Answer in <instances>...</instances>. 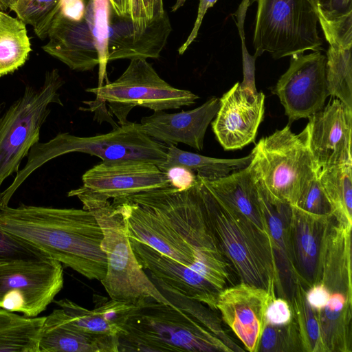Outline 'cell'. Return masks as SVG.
Segmentation results:
<instances>
[{
  "mask_svg": "<svg viewBox=\"0 0 352 352\" xmlns=\"http://www.w3.org/2000/svg\"><path fill=\"white\" fill-rule=\"evenodd\" d=\"M93 300L95 305L94 310L98 313L107 322L117 327L120 333L129 316L137 307L99 294H94Z\"/></svg>",
  "mask_w": 352,
  "mask_h": 352,
  "instance_id": "cell-38",
  "label": "cell"
},
{
  "mask_svg": "<svg viewBox=\"0 0 352 352\" xmlns=\"http://www.w3.org/2000/svg\"><path fill=\"white\" fill-rule=\"evenodd\" d=\"M83 209L93 212L103 233L102 248L107 258L105 276L100 283L111 299L140 306L149 300L175 307L153 284L138 262L132 250L125 219L109 200L74 192Z\"/></svg>",
  "mask_w": 352,
  "mask_h": 352,
  "instance_id": "cell-6",
  "label": "cell"
},
{
  "mask_svg": "<svg viewBox=\"0 0 352 352\" xmlns=\"http://www.w3.org/2000/svg\"><path fill=\"white\" fill-rule=\"evenodd\" d=\"M96 96V101H83L87 104L101 105L109 102L110 111L120 124L135 106L153 111L190 106L199 96L186 89H177L162 79L153 66L144 58L131 60L125 71L116 80L100 87L87 88Z\"/></svg>",
  "mask_w": 352,
  "mask_h": 352,
  "instance_id": "cell-10",
  "label": "cell"
},
{
  "mask_svg": "<svg viewBox=\"0 0 352 352\" xmlns=\"http://www.w3.org/2000/svg\"><path fill=\"white\" fill-rule=\"evenodd\" d=\"M40 352H118L119 338L84 332L74 326L61 309L45 316Z\"/></svg>",
  "mask_w": 352,
  "mask_h": 352,
  "instance_id": "cell-24",
  "label": "cell"
},
{
  "mask_svg": "<svg viewBox=\"0 0 352 352\" xmlns=\"http://www.w3.org/2000/svg\"><path fill=\"white\" fill-rule=\"evenodd\" d=\"M61 2L62 0H18L10 10L23 23L31 25L39 38L45 39Z\"/></svg>",
  "mask_w": 352,
  "mask_h": 352,
  "instance_id": "cell-33",
  "label": "cell"
},
{
  "mask_svg": "<svg viewBox=\"0 0 352 352\" xmlns=\"http://www.w3.org/2000/svg\"><path fill=\"white\" fill-rule=\"evenodd\" d=\"M64 81L57 69L46 73L38 87L26 86L23 94L0 110V183L18 173L22 160L38 142L52 104L63 105L58 90Z\"/></svg>",
  "mask_w": 352,
  "mask_h": 352,
  "instance_id": "cell-8",
  "label": "cell"
},
{
  "mask_svg": "<svg viewBox=\"0 0 352 352\" xmlns=\"http://www.w3.org/2000/svg\"><path fill=\"white\" fill-rule=\"evenodd\" d=\"M332 215H320L292 205L291 235L298 278L306 287L315 281L322 241Z\"/></svg>",
  "mask_w": 352,
  "mask_h": 352,
  "instance_id": "cell-23",
  "label": "cell"
},
{
  "mask_svg": "<svg viewBox=\"0 0 352 352\" xmlns=\"http://www.w3.org/2000/svg\"><path fill=\"white\" fill-rule=\"evenodd\" d=\"M262 213L269 231L283 298L289 302L298 278L291 235L292 205L270 194L257 180Z\"/></svg>",
  "mask_w": 352,
  "mask_h": 352,
  "instance_id": "cell-22",
  "label": "cell"
},
{
  "mask_svg": "<svg viewBox=\"0 0 352 352\" xmlns=\"http://www.w3.org/2000/svg\"><path fill=\"white\" fill-rule=\"evenodd\" d=\"M150 279L163 296L175 307L183 311L222 340L232 351H243L225 331L219 317L205 304L186 297L170 289L159 280Z\"/></svg>",
  "mask_w": 352,
  "mask_h": 352,
  "instance_id": "cell-32",
  "label": "cell"
},
{
  "mask_svg": "<svg viewBox=\"0 0 352 352\" xmlns=\"http://www.w3.org/2000/svg\"><path fill=\"white\" fill-rule=\"evenodd\" d=\"M295 206L316 214L332 215L331 207L320 184L318 173L302 192Z\"/></svg>",
  "mask_w": 352,
  "mask_h": 352,
  "instance_id": "cell-39",
  "label": "cell"
},
{
  "mask_svg": "<svg viewBox=\"0 0 352 352\" xmlns=\"http://www.w3.org/2000/svg\"><path fill=\"white\" fill-rule=\"evenodd\" d=\"M63 284V266L51 257L0 262V309L38 316Z\"/></svg>",
  "mask_w": 352,
  "mask_h": 352,
  "instance_id": "cell-12",
  "label": "cell"
},
{
  "mask_svg": "<svg viewBox=\"0 0 352 352\" xmlns=\"http://www.w3.org/2000/svg\"><path fill=\"white\" fill-rule=\"evenodd\" d=\"M82 182L74 192L104 201L170 186L156 164L138 160L102 162L87 170Z\"/></svg>",
  "mask_w": 352,
  "mask_h": 352,
  "instance_id": "cell-14",
  "label": "cell"
},
{
  "mask_svg": "<svg viewBox=\"0 0 352 352\" xmlns=\"http://www.w3.org/2000/svg\"><path fill=\"white\" fill-rule=\"evenodd\" d=\"M257 3L253 36L254 57L274 59L322 49L318 16L311 0H252Z\"/></svg>",
  "mask_w": 352,
  "mask_h": 352,
  "instance_id": "cell-9",
  "label": "cell"
},
{
  "mask_svg": "<svg viewBox=\"0 0 352 352\" xmlns=\"http://www.w3.org/2000/svg\"><path fill=\"white\" fill-rule=\"evenodd\" d=\"M109 0H88L86 9L89 12L94 34L97 41L99 54L98 87L102 86L107 76L109 38Z\"/></svg>",
  "mask_w": 352,
  "mask_h": 352,
  "instance_id": "cell-35",
  "label": "cell"
},
{
  "mask_svg": "<svg viewBox=\"0 0 352 352\" xmlns=\"http://www.w3.org/2000/svg\"><path fill=\"white\" fill-rule=\"evenodd\" d=\"M163 0H129L127 16L138 26H144L164 13Z\"/></svg>",
  "mask_w": 352,
  "mask_h": 352,
  "instance_id": "cell-40",
  "label": "cell"
},
{
  "mask_svg": "<svg viewBox=\"0 0 352 352\" xmlns=\"http://www.w3.org/2000/svg\"><path fill=\"white\" fill-rule=\"evenodd\" d=\"M306 287L297 279L290 297L303 352H325L320 322L306 298Z\"/></svg>",
  "mask_w": 352,
  "mask_h": 352,
  "instance_id": "cell-31",
  "label": "cell"
},
{
  "mask_svg": "<svg viewBox=\"0 0 352 352\" xmlns=\"http://www.w3.org/2000/svg\"><path fill=\"white\" fill-rule=\"evenodd\" d=\"M0 228L89 280L106 275L103 233L89 210L7 205L0 210Z\"/></svg>",
  "mask_w": 352,
  "mask_h": 352,
  "instance_id": "cell-1",
  "label": "cell"
},
{
  "mask_svg": "<svg viewBox=\"0 0 352 352\" xmlns=\"http://www.w3.org/2000/svg\"><path fill=\"white\" fill-rule=\"evenodd\" d=\"M317 14L331 20L352 13V0H311Z\"/></svg>",
  "mask_w": 352,
  "mask_h": 352,
  "instance_id": "cell-41",
  "label": "cell"
},
{
  "mask_svg": "<svg viewBox=\"0 0 352 352\" xmlns=\"http://www.w3.org/2000/svg\"><path fill=\"white\" fill-rule=\"evenodd\" d=\"M231 352L195 318L169 305L149 300L137 306L119 335V351Z\"/></svg>",
  "mask_w": 352,
  "mask_h": 352,
  "instance_id": "cell-4",
  "label": "cell"
},
{
  "mask_svg": "<svg viewBox=\"0 0 352 352\" xmlns=\"http://www.w3.org/2000/svg\"><path fill=\"white\" fill-rule=\"evenodd\" d=\"M351 228L332 220L324 236L314 283L327 294L317 315L325 352L352 351Z\"/></svg>",
  "mask_w": 352,
  "mask_h": 352,
  "instance_id": "cell-5",
  "label": "cell"
},
{
  "mask_svg": "<svg viewBox=\"0 0 352 352\" xmlns=\"http://www.w3.org/2000/svg\"><path fill=\"white\" fill-rule=\"evenodd\" d=\"M212 131L223 149H241L254 142L265 112V95L254 85L237 82L221 98Z\"/></svg>",
  "mask_w": 352,
  "mask_h": 352,
  "instance_id": "cell-15",
  "label": "cell"
},
{
  "mask_svg": "<svg viewBox=\"0 0 352 352\" xmlns=\"http://www.w3.org/2000/svg\"><path fill=\"white\" fill-rule=\"evenodd\" d=\"M162 171L165 173L170 186L179 190L192 187L197 179L195 173L182 166H169Z\"/></svg>",
  "mask_w": 352,
  "mask_h": 352,
  "instance_id": "cell-43",
  "label": "cell"
},
{
  "mask_svg": "<svg viewBox=\"0 0 352 352\" xmlns=\"http://www.w3.org/2000/svg\"><path fill=\"white\" fill-rule=\"evenodd\" d=\"M172 28L164 13L144 26L128 16H120L110 6L109 11L108 60L157 58L165 47Z\"/></svg>",
  "mask_w": 352,
  "mask_h": 352,
  "instance_id": "cell-18",
  "label": "cell"
},
{
  "mask_svg": "<svg viewBox=\"0 0 352 352\" xmlns=\"http://www.w3.org/2000/svg\"><path fill=\"white\" fill-rule=\"evenodd\" d=\"M308 118V146L318 170L352 164V109L335 98Z\"/></svg>",
  "mask_w": 352,
  "mask_h": 352,
  "instance_id": "cell-16",
  "label": "cell"
},
{
  "mask_svg": "<svg viewBox=\"0 0 352 352\" xmlns=\"http://www.w3.org/2000/svg\"><path fill=\"white\" fill-rule=\"evenodd\" d=\"M250 166L256 179L276 198L295 206L319 172L308 146L307 129L293 133L290 124L256 144Z\"/></svg>",
  "mask_w": 352,
  "mask_h": 352,
  "instance_id": "cell-7",
  "label": "cell"
},
{
  "mask_svg": "<svg viewBox=\"0 0 352 352\" xmlns=\"http://www.w3.org/2000/svg\"><path fill=\"white\" fill-rule=\"evenodd\" d=\"M45 320L0 309V352H40Z\"/></svg>",
  "mask_w": 352,
  "mask_h": 352,
  "instance_id": "cell-27",
  "label": "cell"
},
{
  "mask_svg": "<svg viewBox=\"0 0 352 352\" xmlns=\"http://www.w3.org/2000/svg\"><path fill=\"white\" fill-rule=\"evenodd\" d=\"M54 302L66 314L69 322L78 329L94 334L118 336L120 331L107 322L95 310H89L77 303L63 298Z\"/></svg>",
  "mask_w": 352,
  "mask_h": 352,
  "instance_id": "cell-34",
  "label": "cell"
},
{
  "mask_svg": "<svg viewBox=\"0 0 352 352\" xmlns=\"http://www.w3.org/2000/svg\"><path fill=\"white\" fill-rule=\"evenodd\" d=\"M290 57L289 68L272 89L283 106L289 124L322 109L329 96L326 56L317 50Z\"/></svg>",
  "mask_w": 352,
  "mask_h": 352,
  "instance_id": "cell-13",
  "label": "cell"
},
{
  "mask_svg": "<svg viewBox=\"0 0 352 352\" xmlns=\"http://www.w3.org/2000/svg\"><path fill=\"white\" fill-rule=\"evenodd\" d=\"M219 105V99L212 97L192 110L173 113L153 111L151 116L143 117L140 124L146 135L167 146L183 143L201 151L206 130Z\"/></svg>",
  "mask_w": 352,
  "mask_h": 352,
  "instance_id": "cell-21",
  "label": "cell"
},
{
  "mask_svg": "<svg viewBox=\"0 0 352 352\" xmlns=\"http://www.w3.org/2000/svg\"><path fill=\"white\" fill-rule=\"evenodd\" d=\"M294 318L293 311L288 300L283 297H275L269 303L266 314V324L283 325Z\"/></svg>",
  "mask_w": 352,
  "mask_h": 352,
  "instance_id": "cell-42",
  "label": "cell"
},
{
  "mask_svg": "<svg viewBox=\"0 0 352 352\" xmlns=\"http://www.w3.org/2000/svg\"><path fill=\"white\" fill-rule=\"evenodd\" d=\"M327 81L329 96L352 109V31H324Z\"/></svg>",
  "mask_w": 352,
  "mask_h": 352,
  "instance_id": "cell-26",
  "label": "cell"
},
{
  "mask_svg": "<svg viewBox=\"0 0 352 352\" xmlns=\"http://www.w3.org/2000/svg\"><path fill=\"white\" fill-rule=\"evenodd\" d=\"M318 177L336 221L352 228V164L320 170Z\"/></svg>",
  "mask_w": 352,
  "mask_h": 352,
  "instance_id": "cell-29",
  "label": "cell"
},
{
  "mask_svg": "<svg viewBox=\"0 0 352 352\" xmlns=\"http://www.w3.org/2000/svg\"><path fill=\"white\" fill-rule=\"evenodd\" d=\"M167 148L146 135L138 122H128L109 133L90 137L58 133L50 140L38 142L32 147L24 167L2 191V201L8 204L14 192L31 173L48 161L67 153H83L96 156L102 162L138 160L159 166L166 160Z\"/></svg>",
  "mask_w": 352,
  "mask_h": 352,
  "instance_id": "cell-3",
  "label": "cell"
},
{
  "mask_svg": "<svg viewBox=\"0 0 352 352\" xmlns=\"http://www.w3.org/2000/svg\"><path fill=\"white\" fill-rule=\"evenodd\" d=\"M260 352H303L294 318L283 325L266 324L258 349Z\"/></svg>",
  "mask_w": 352,
  "mask_h": 352,
  "instance_id": "cell-36",
  "label": "cell"
},
{
  "mask_svg": "<svg viewBox=\"0 0 352 352\" xmlns=\"http://www.w3.org/2000/svg\"><path fill=\"white\" fill-rule=\"evenodd\" d=\"M129 238L138 262L151 276L174 292L217 310L216 302L221 291L205 277L149 245Z\"/></svg>",
  "mask_w": 352,
  "mask_h": 352,
  "instance_id": "cell-19",
  "label": "cell"
},
{
  "mask_svg": "<svg viewBox=\"0 0 352 352\" xmlns=\"http://www.w3.org/2000/svg\"><path fill=\"white\" fill-rule=\"evenodd\" d=\"M112 204L125 219L129 237L191 268L220 291L230 283L232 272L226 259L200 256L169 224L145 206L123 197L113 199Z\"/></svg>",
  "mask_w": 352,
  "mask_h": 352,
  "instance_id": "cell-11",
  "label": "cell"
},
{
  "mask_svg": "<svg viewBox=\"0 0 352 352\" xmlns=\"http://www.w3.org/2000/svg\"><path fill=\"white\" fill-rule=\"evenodd\" d=\"M88 0H62L60 12L65 17L72 20H80L85 14Z\"/></svg>",
  "mask_w": 352,
  "mask_h": 352,
  "instance_id": "cell-45",
  "label": "cell"
},
{
  "mask_svg": "<svg viewBox=\"0 0 352 352\" xmlns=\"http://www.w3.org/2000/svg\"><path fill=\"white\" fill-rule=\"evenodd\" d=\"M0 183V210L2 203ZM50 257L34 246L15 237L0 228V262L21 258Z\"/></svg>",
  "mask_w": 352,
  "mask_h": 352,
  "instance_id": "cell-37",
  "label": "cell"
},
{
  "mask_svg": "<svg viewBox=\"0 0 352 352\" xmlns=\"http://www.w3.org/2000/svg\"><path fill=\"white\" fill-rule=\"evenodd\" d=\"M167 146L166 160L158 166L161 170L172 166H182L208 181L220 179L247 167L253 156L251 152L248 156L241 158H215L183 151L175 145Z\"/></svg>",
  "mask_w": 352,
  "mask_h": 352,
  "instance_id": "cell-28",
  "label": "cell"
},
{
  "mask_svg": "<svg viewBox=\"0 0 352 352\" xmlns=\"http://www.w3.org/2000/svg\"><path fill=\"white\" fill-rule=\"evenodd\" d=\"M201 196L208 225L240 282L283 297L270 239L223 203L201 177Z\"/></svg>",
  "mask_w": 352,
  "mask_h": 352,
  "instance_id": "cell-2",
  "label": "cell"
},
{
  "mask_svg": "<svg viewBox=\"0 0 352 352\" xmlns=\"http://www.w3.org/2000/svg\"><path fill=\"white\" fill-rule=\"evenodd\" d=\"M18 0H0V10L6 11L15 5Z\"/></svg>",
  "mask_w": 352,
  "mask_h": 352,
  "instance_id": "cell-47",
  "label": "cell"
},
{
  "mask_svg": "<svg viewBox=\"0 0 352 352\" xmlns=\"http://www.w3.org/2000/svg\"><path fill=\"white\" fill-rule=\"evenodd\" d=\"M110 6L120 16H127L129 0H109Z\"/></svg>",
  "mask_w": 352,
  "mask_h": 352,
  "instance_id": "cell-46",
  "label": "cell"
},
{
  "mask_svg": "<svg viewBox=\"0 0 352 352\" xmlns=\"http://www.w3.org/2000/svg\"><path fill=\"white\" fill-rule=\"evenodd\" d=\"M206 181L213 192L223 203L246 219L262 234L270 239L261 208L257 180L250 164L226 177Z\"/></svg>",
  "mask_w": 352,
  "mask_h": 352,
  "instance_id": "cell-25",
  "label": "cell"
},
{
  "mask_svg": "<svg viewBox=\"0 0 352 352\" xmlns=\"http://www.w3.org/2000/svg\"><path fill=\"white\" fill-rule=\"evenodd\" d=\"M274 298L264 288L243 282L227 287L219 294L216 309L246 351L258 352L266 325V310Z\"/></svg>",
  "mask_w": 352,
  "mask_h": 352,
  "instance_id": "cell-17",
  "label": "cell"
},
{
  "mask_svg": "<svg viewBox=\"0 0 352 352\" xmlns=\"http://www.w3.org/2000/svg\"><path fill=\"white\" fill-rule=\"evenodd\" d=\"M30 52L26 24L0 10V77L23 65Z\"/></svg>",
  "mask_w": 352,
  "mask_h": 352,
  "instance_id": "cell-30",
  "label": "cell"
},
{
  "mask_svg": "<svg viewBox=\"0 0 352 352\" xmlns=\"http://www.w3.org/2000/svg\"><path fill=\"white\" fill-rule=\"evenodd\" d=\"M186 0H176L175 4L172 7V11L175 12L179 8L182 7L184 4L185 3Z\"/></svg>",
  "mask_w": 352,
  "mask_h": 352,
  "instance_id": "cell-48",
  "label": "cell"
},
{
  "mask_svg": "<svg viewBox=\"0 0 352 352\" xmlns=\"http://www.w3.org/2000/svg\"><path fill=\"white\" fill-rule=\"evenodd\" d=\"M217 1V0H199L197 15L192 31L190 32L186 41L178 50V52L180 55L183 54L190 46V45L195 41L198 34L203 19L207 10L210 8L212 7Z\"/></svg>",
  "mask_w": 352,
  "mask_h": 352,
  "instance_id": "cell-44",
  "label": "cell"
},
{
  "mask_svg": "<svg viewBox=\"0 0 352 352\" xmlns=\"http://www.w3.org/2000/svg\"><path fill=\"white\" fill-rule=\"evenodd\" d=\"M47 37L49 41L43 50L71 69L86 72L98 65V43L87 9L80 20L67 19L58 12Z\"/></svg>",
  "mask_w": 352,
  "mask_h": 352,
  "instance_id": "cell-20",
  "label": "cell"
}]
</instances>
